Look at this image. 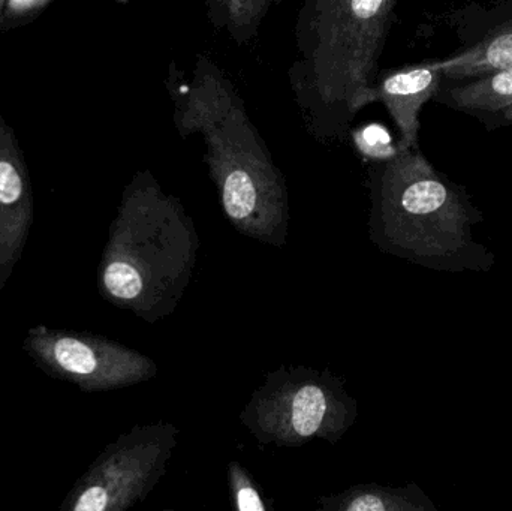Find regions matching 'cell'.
Listing matches in <instances>:
<instances>
[{
    "label": "cell",
    "instance_id": "1",
    "mask_svg": "<svg viewBox=\"0 0 512 511\" xmlns=\"http://www.w3.org/2000/svg\"><path fill=\"white\" fill-rule=\"evenodd\" d=\"M165 84L180 137L203 138L204 162L230 224L243 236L282 248L289 224L285 177L236 84L204 54L191 78L171 62Z\"/></svg>",
    "mask_w": 512,
    "mask_h": 511
},
{
    "label": "cell",
    "instance_id": "2",
    "mask_svg": "<svg viewBox=\"0 0 512 511\" xmlns=\"http://www.w3.org/2000/svg\"><path fill=\"white\" fill-rule=\"evenodd\" d=\"M396 0H301L289 86L307 132L345 141L376 102L379 60L396 21Z\"/></svg>",
    "mask_w": 512,
    "mask_h": 511
},
{
    "label": "cell",
    "instance_id": "3",
    "mask_svg": "<svg viewBox=\"0 0 512 511\" xmlns=\"http://www.w3.org/2000/svg\"><path fill=\"white\" fill-rule=\"evenodd\" d=\"M367 186L370 239L385 254L435 272L487 273L495 267V252L475 239L483 213L420 149L373 161Z\"/></svg>",
    "mask_w": 512,
    "mask_h": 511
},
{
    "label": "cell",
    "instance_id": "4",
    "mask_svg": "<svg viewBox=\"0 0 512 511\" xmlns=\"http://www.w3.org/2000/svg\"><path fill=\"white\" fill-rule=\"evenodd\" d=\"M200 237L179 198L150 170L123 189L98 267L102 299L146 323L170 317L197 266Z\"/></svg>",
    "mask_w": 512,
    "mask_h": 511
},
{
    "label": "cell",
    "instance_id": "5",
    "mask_svg": "<svg viewBox=\"0 0 512 511\" xmlns=\"http://www.w3.org/2000/svg\"><path fill=\"white\" fill-rule=\"evenodd\" d=\"M357 414V401L333 372L282 366L265 375L240 420L259 443L301 447L313 440L336 444Z\"/></svg>",
    "mask_w": 512,
    "mask_h": 511
},
{
    "label": "cell",
    "instance_id": "6",
    "mask_svg": "<svg viewBox=\"0 0 512 511\" xmlns=\"http://www.w3.org/2000/svg\"><path fill=\"white\" fill-rule=\"evenodd\" d=\"M173 423L134 426L108 444L74 483L60 511H126L146 500L179 443Z\"/></svg>",
    "mask_w": 512,
    "mask_h": 511
},
{
    "label": "cell",
    "instance_id": "7",
    "mask_svg": "<svg viewBox=\"0 0 512 511\" xmlns=\"http://www.w3.org/2000/svg\"><path fill=\"white\" fill-rule=\"evenodd\" d=\"M21 348L39 371L74 384L81 392L125 389L152 380L158 365L150 357L101 335L81 330L33 326Z\"/></svg>",
    "mask_w": 512,
    "mask_h": 511
},
{
    "label": "cell",
    "instance_id": "8",
    "mask_svg": "<svg viewBox=\"0 0 512 511\" xmlns=\"http://www.w3.org/2000/svg\"><path fill=\"white\" fill-rule=\"evenodd\" d=\"M460 45L441 59L445 80L463 81L512 65V0L472 2L454 14Z\"/></svg>",
    "mask_w": 512,
    "mask_h": 511
},
{
    "label": "cell",
    "instance_id": "9",
    "mask_svg": "<svg viewBox=\"0 0 512 511\" xmlns=\"http://www.w3.org/2000/svg\"><path fill=\"white\" fill-rule=\"evenodd\" d=\"M35 221V195L20 141L0 111V290L20 263Z\"/></svg>",
    "mask_w": 512,
    "mask_h": 511
},
{
    "label": "cell",
    "instance_id": "10",
    "mask_svg": "<svg viewBox=\"0 0 512 511\" xmlns=\"http://www.w3.org/2000/svg\"><path fill=\"white\" fill-rule=\"evenodd\" d=\"M441 60H424L414 65L381 72L376 78V102L387 108L399 131L397 149H418L420 113L444 86Z\"/></svg>",
    "mask_w": 512,
    "mask_h": 511
},
{
    "label": "cell",
    "instance_id": "11",
    "mask_svg": "<svg viewBox=\"0 0 512 511\" xmlns=\"http://www.w3.org/2000/svg\"><path fill=\"white\" fill-rule=\"evenodd\" d=\"M316 509L322 511H438V507L415 483L393 486H351L333 497L319 498Z\"/></svg>",
    "mask_w": 512,
    "mask_h": 511
},
{
    "label": "cell",
    "instance_id": "12",
    "mask_svg": "<svg viewBox=\"0 0 512 511\" xmlns=\"http://www.w3.org/2000/svg\"><path fill=\"white\" fill-rule=\"evenodd\" d=\"M433 101L480 117L502 113L512 105V65L471 78L459 86L441 87Z\"/></svg>",
    "mask_w": 512,
    "mask_h": 511
},
{
    "label": "cell",
    "instance_id": "13",
    "mask_svg": "<svg viewBox=\"0 0 512 511\" xmlns=\"http://www.w3.org/2000/svg\"><path fill=\"white\" fill-rule=\"evenodd\" d=\"M286 0H204L207 20L239 45L258 38L268 12Z\"/></svg>",
    "mask_w": 512,
    "mask_h": 511
},
{
    "label": "cell",
    "instance_id": "14",
    "mask_svg": "<svg viewBox=\"0 0 512 511\" xmlns=\"http://www.w3.org/2000/svg\"><path fill=\"white\" fill-rule=\"evenodd\" d=\"M231 506L239 511H265L267 504L262 500L258 485L245 467L233 461L228 465Z\"/></svg>",
    "mask_w": 512,
    "mask_h": 511
},
{
    "label": "cell",
    "instance_id": "15",
    "mask_svg": "<svg viewBox=\"0 0 512 511\" xmlns=\"http://www.w3.org/2000/svg\"><path fill=\"white\" fill-rule=\"evenodd\" d=\"M48 3L50 0H8L0 20V33L35 20Z\"/></svg>",
    "mask_w": 512,
    "mask_h": 511
},
{
    "label": "cell",
    "instance_id": "16",
    "mask_svg": "<svg viewBox=\"0 0 512 511\" xmlns=\"http://www.w3.org/2000/svg\"><path fill=\"white\" fill-rule=\"evenodd\" d=\"M499 116H501V120H504V122L512 123V105L511 107H508L507 110L499 113Z\"/></svg>",
    "mask_w": 512,
    "mask_h": 511
},
{
    "label": "cell",
    "instance_id": "17",
    "mask_svg": "<svg viewBox=\"0 0 512 511\" xmlns=\"http://www.w3.org/2000/svg\"><path fill=\"white\" fill-rule=\"evenodd\" d=\"M6 2L8 0H0V20H2L3 11H5Z\"/></svg>",
    "mask_w": 512,
    "mask_h": 511
},
{
    "label": "cell",
    "instance_id": "18",
    "mask_svg": "<svg viewBox=\"0 0 512 511\" xmlns=\"http://www.w3.org/2000/svg\"><path fill=\"white\" fill-rule=\"evenodd\" d=\"M119 2L125 3V2H126V0H119Z\"/></svg>",
    "mask_w": 512,
    "mask_h": 511
}]
</instances>
